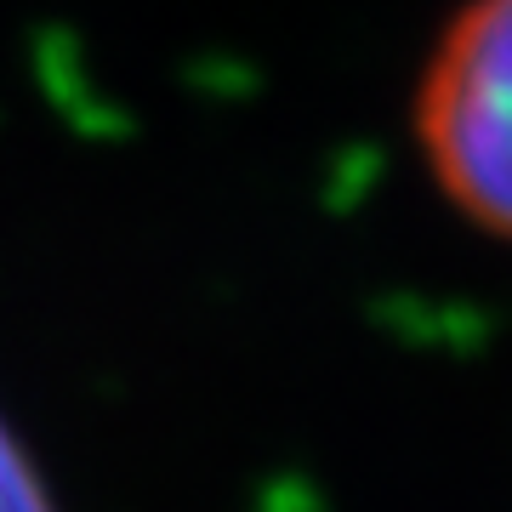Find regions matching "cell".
I'll return each mask as SVG.
<instances>
[{
	"label": "cell",
	"instance_id": "cell-2",
	"mask_svg": "<svg viewBox=\"0 0 512 512\" xmlns=\"http://www.w3.org/2000/svg\"><path fill=\"white\" fill-rule=\"evenodd\" d=\"M0 512H52L46 484L35 478L29 456L18 450V439L0 427Z\"/></svg>",
	"mask_w": 512,
	"mask_h": 512
},
{
	"label": "cell",
	"instance_id": "cell-1",
	"mask_svg": "<svg viewBox=\"0 0 512 512\" xmlns=\"http://www.w3.org/2000/svg\"><path fill=\"white\" fill-rule=\"evenodd\" d=\"M421 148L444 194L512 239V0H473L421 80Z\"/></svg>",
	"mask_w": 512,
	"mask_h": 512
}]
</instances>
